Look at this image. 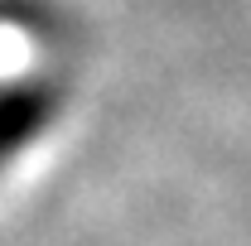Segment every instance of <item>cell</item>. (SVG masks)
Returning a JSON list of instances; mask_svg holds the SVG:
<instances>
[{"mask_svg":"<svg viewBox=\"0 0 251 246\" xmlns=\"http://www.w3.org/2000/svg\"><path fill=\"white\" fill-rule=\"evenodd\" d=\"M63 97H58V82L49 77H15V82H0V169L25 154L53 125Z\"/></svg>","mask_w":251,"mask_h":246,"instance_id":"6da1fadb","label":"cell"}]
</instances>
